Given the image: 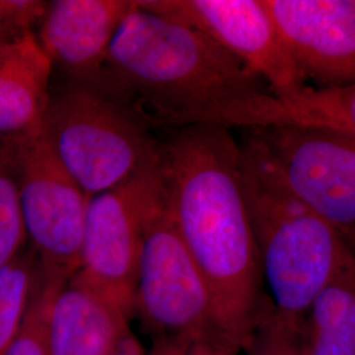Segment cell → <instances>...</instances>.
Wrapping results in <instances>:
<instances>
[{
	"label": "cell",
	"mask_w": 355,
	"mask_h": 355,
	"mask_svg": "<svg viewBox=\"0 0 355 355\" xmlns=\"http://www.w3.org/2000/svg\"><path fill=\"white\" fill-rule=\"evenodd\" d=\"M240 352V346L216 331L175 343L153 345L150 355H237Z\"/></svg>",
	"instance_id": "ffe728a7"
},
{
	"label": "cell",
	"mask_w": 355,
	"mask_h": 355,
	"mask_svg": "<svg viewBox=\"0 0 355 355\" xmlns=\"http://www.w3.org/2000/svg\"><path fill=\"white\" fill-rule=\"evenodd\" d=\"M242 350H246L248 355H303L300 331L292 329L275 316L271 302Z\"/></svg>",
	"instance_id": "d6986e66"
},
{
	"label": "cell",
	"mask_w": 355,
	"mask_h": 355,
	"mask_svg": "<svg viewBox=\"0 0 355 355\" xmlns=\"http://www.w3.org/2000/svg\"><path fill=\"white\" fill-rule=\"evenodd\" d=\"M243 195L272 311L302 330L318 293L355 270L349 242L292 190L253 129H241Z\"/></svg>",
	"instance_id": "3957f363"
},
{
	"label": "cell",
	"mask_w": 355,
	"mask_h": 355,
	"mask_svg": "<svg viewBox=\"0 0 355 355\" xmlns=\"http://www.w3.org/2000/svg\"><path fill=\"white\" fill-rule=\"evenodd\" d=\"M263 1L309 87L355 86V13L346 0Z\"/></svg>",
	"instance_id": "30bf717a"
},
{
	"label": "cell",
	"mask_w": 355,
	"mask_h": 355,
	"mask_svg": "<svg viewBox=\"0 0 355 355\" xmlns=\"http://www.w3.org/2000/svg\"><path fill=\"white\" fill-rule=\"evenodd\" d=\"M40 277V262L29 246L0 270V355H7L21 328Z\"/></svg>",
	"instance_id": "2e32d148"
},
{
	"label": "cell",
	"mask_w": 355,
	"mask_h": 355,
	"mask_svg": "<svg viewBox=\"0 0 355 355\" xmlns=\"http://www.w3.org/2000/svg\"><path fill=\"white\" fill-rule=\"evenodd\" d=\"M137 4L202 32L258 76L278 101L309 87L263 0H137Z\"/></svg>",
	"instance_id": "9c48e42d"
},
{
	"label": "cell",
	"mask_w": 355,
	"mask_h": 355,
	"mask_svg": "<svg viewBox=\"0 0 355 355\" xmlns=\"http://www.w3.org/2000/svg\"><path fill=\"white\" fill-rule=\"evenodd\" d=\"M98 91L149 130L262 127L266 85L192 26L148 10L129 15L110 49Z\"/></svg>",
	"instance_id": "6da1fadb"
},
{
	"label": "cell",
	"mask_w": 355,
	"mask_h": 355,
	"mask_svg": "<svg viewBox=\"0 0 355 355\" xmlns=\"http://www.w3.org/2000/svg\"><path fill=\"white\" fill-rule=\"evenodd\" d=\"M6 140L17 178L28 242L37 255L41 274L67 283L80 266L89 198L58 161L42 127Z\"/></svg>",
	"instance_id": "5b68a950"
},
{
	"label": "cell",
	"mask_w": 355,
	"mask_h": 355,
	"mask_svg": "<svg viewBox=\"0 0 355 355\" xmlns=\"http://www.w3.org/2000/svg\"><path fill=\"white\" fill-rule=\"evenodd\" d=\"M26 223L10 146L0 139V270L26 249Z\"/></svg>",
	"instance_id": "e0dca14e"
},
{
	"label": "cell",
	"mask_w": 355,
	"mask_h": 355,
	"mask_svg": "<svg viewBox=\"0 0 355 355\" xmlns=\"http://www.w3.org/2000/svg\"><path fill=\"white\" fill-rule=\"evenodd\" d=\"M66 283L49 279L41 274L12 346L7 355H51L48 340V315L54 295Z\"/></svg>",
	"instance_id": "ac0fdd59"
},
{
	"label": "cell",
	"mask_w": 355,
	"mask_h": 355,
	"mask_svg": "<svg viewBox=\"0 0 355 355\" xmlns=\"http://www.w3.org/2000/svg\"><path fill=\"white\" fill-rule=\"evenodd\" d=\"M164 198L161 155L120 186L89 198L76 274L112 299L129 318L145 232Z\"/></svg>",
	"instance_id": "52a82bcc"
},
{
	"label": "cell",
	"mask_w": 355,
	"mask_h": 355,
	"mask_svg": "<svg viewBox=\"0 0 355 355\" xmlns=\"http://www.w3.org/2000/svg\"><path fill=\"white\" fill-rule=\"evenodd\" d=\"M114 355H146L144 349L141 347L140 343L136 340L135 336H130L121 347L114 353ZM150 355V354H149Z\"/></svg>",
	"instance_id": "44dd1931"
},
{
	"label": "cell",
	"mask_w": 355,
	"mask_h": 355,
	"mask_svg": "<svg viewBox=\"0 0 355 355\" xmlns=\"http://www.w3.org/2000/svg\"><path fill=\"white\" fill-rule=\"evenodd\" d=\"M303 355H355V270L320 292L305 315Z\"/></svg>",
	"instance_id": "5bb4252c"
},
{
	"label": "cell",
	"mask_w": 355,
	"mask_h": 355,
	"mask_svg": "<svg viewBox=\"0 0 355 355\" xmlns=\"http://www.w3.org/2000/svg\"><path fill=\"white\" fill-rule=\"evenodd\" d=\"M135 316L154 345L221 333L208 284L178 232L165 198L145 232Z\"/></svg>",
	"instance_id": "8992f818"
},
{
	"label": "cell",
	"mask_w": 355,
	"mask_h": 355,
	"mask_svg": "<svg viewBox=\"0 0 355 355\" xmlns=\"http://www.w3.org/2000/svg\"><path fill=\"white\" fill-rule=\"evenodd\" d=\"M127 313L76 274L51 300V355H114L132 334Z\"/></svg>",
	"instance_id": "7c38bea8"
},
{
	"label": "cell",
	"mask_w": 355,
	"mask_h": 355,
	"mask_svg": "<svg viewBox=\"0 0 355 355\" xmlns=\"http://www.w3.org/2000/svg\"><path fill=\"white\" fill-rule=\"evenodd\" d=\"M165 199L178 232L212 295L218 330L243 349L270 297L232 129L189 127L161 141Z\"/></svg>",
	"instance_id": "7a4b0ae2"
},
{
	"label": "cell",
	"mask_w": 355,
	"mask_h": 355,
	"mask_svg": "<svg viewBox=\"0 0 355 355\" xmlns=\"http://www.w3.org/2000/svg\"><path fill=\"white\" fill-rule=\"evenodd\" d=\"M296 124L330 128L355 135V86L338 89H305L287 101L275 99L266 125Z\"/></svg>",
	"instance_id": "9a60e30c"
},
{
	"label": "cell",
	"mask_w": 355,
	"mask_h": 355,
	"mask_svg": "<svg viewBox=\"0 0 355 355\" xmlns=\"http://www.w3.org/2000/svg\"><path fill=\"white\" fill-rule=\"evenodd\" d=\"M42 132L89 198L112 190L158 161L161 141L98 89L66 82L51 89Z\"/></svg>",
	"instance_id": "277c9868"
},
{
	"label": "cell",
	"mask_w": 355,
	"mask_h": 355,
	"mask_svg": "<svg viewBox=\"0 0 355 355\" xmlns=\"http://www.w3.org/2000/svg\"><path fill=\"white\" fill-rule=\"evenodd\" d=\"M250 129L292 190L355 250V135L296 124Z\"/></svg>",
	"instance_id": "ba28073f"
},
{
	"label": "cell",
	"mask_w": 355,
	"mask_h": 355,
	"mask_svg": "<svg viewBox=\"0 0 355 355\" xmlns=\"http://www.w3.org/2000/svg\"><path fill=\"white\" fill-rule=\"evenodd\" d=\"M136 8L137 0H51L33 33L66 82L99 89L114 38Z\"/></svg>",
	"instance_id": "8fae6325"
},
{
	"label": "cell",
	"mask_w": 355,
	"mask_h": 355,
	"mask_svg": "<svg viewBox=\"0 0 355 355\" xmlns=\"http://www.w3.org/2000/svg\"><path fill=\"white\" fill-rule=\"evenodd\" d=\"M28 31H21L19 28H15L12 26H7V24H1L0 23V46L7 44L8 41H11L13 38L26 33Z\"/></svg>",
	"instance_id": "7402d4cb"
},
{
	"label": "cell",
	"mask_w": 355,
	"mask_h": 355,
	"mask_svg": "<svg viewBox=\"0 0 355 355\" xmlns=\"http://www.w3.org/2000/svg\"><path fill=\"white\" fill-rule=\"evenodd\" d=\"M51 61L33 31L0 46V139L42 127L51 101Z\"/></svg>",
	"instance_id": "4fadbf2b"
}]
</instances>
